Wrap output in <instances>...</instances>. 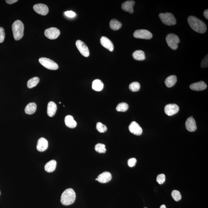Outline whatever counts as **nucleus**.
Wrapping results in <instances>:
<instances>
[{"mask_svg": "<svg viewBox=\"0 0 208 208\" xmlns=\"http://www.w3.org/2000/svg\"><path fill=\"white\" fill-rule=\"evenodd\" d=\"M189 26L194 31L198 33L203 34L207 30V26L204 22L194 16H190L188 18Z\"/></svg>", "mask_w": 208, "mask_h": 208, "instance_id": "obj_1", "label": "nucleus"}, {"mask_svg": "<svg viewBox=\"0 0 208 208\" xmlns=\"http://www.w3.org/2000/svg\"><path fill=\"white\" fill-rule=\"evenodd\" d=\"M76 198V193L73 189L71 188L67 189L62 194L61 202L63 205H70L74 203Z\"/></svg>", "mask_w": 208, "mask_h": 208, "instance_id": "obj_2", "label": "nucleus"}, {"mask_svg": "<svg viewBox=\"0 0 208 208\" xmlns=\"http://www.w3.org/2000/svg\"><path fill=\"white\" fill-rule=\"evenodd\" d=\"M12 30L15 40L18 41L21 39L24 35V24L20 20H16L12 25Z\"/></svg>", "mask_w": 208, "mask_h": 208, "instance_id": "obj_3", "label": "nucleus"}, {"mask_svg": "<svg viewBox=\"0 0 208 208\" xmlns=\"http://www.w3.org/2000/svg\"><path fill=\"white\" fill-rule=\"evenodd\" d=\"M162 22L167 26H171L176 24L177 22L174 15L171 13H161L159 15Z\"/></svg>", "mask_w": 208, "mask_h": 208, "instance_id": "obj_4", "label": "nucleus"}, {"mask_svg": "<svg viewBox=\"0 0 208 208\" xmlns=\"http://www.w3.org/2000/svg\"><path fill=\"white\" fill-rule=\"evenodd\" d=\"M166 42L169 47L173 50H176L178 48V44L180 40L178 36L174 34H168L166 38Z\"/></svg>", "mask_w": 208, "mask_h": 208, "instance_id": "obj_5", "label": "nucleus"}, {"mask_svg": "<svg viewBox=\"0 0 208 208\" xmlns=\"http://www.w3.org/2000/svg\"><path fill=\"white\" fill-rule=\"evenodd\" d=\"M39 61L42 65L49 70H56L58 69V65L55 61L49 59L41 58L39 59Z\"/></svg>", "mask_w": 208, "mask_h": 208, "instance_id": "obj_6", "label": "nucleus"}, {"mask_svg": "<svg viewBox=\"0 0 208 208\" xmlns=\"http://www.w3.org/2000/svg\"><path fill=\"white\" fill-rule=\"evenodd\" d=\"M133 36L135 38L147 40L151 39L153 37L152 33L146 29L136 30L134 32Z\"/></svg>", "mask_w": 208, "mask_h": 208, "instance_id": "obj_7", "label": "nucleus"}, {"mask_svg": "<svg viewBox=\"0 0 208 208\" xmlns=\"http://www.w3.org/2000/svg\"><path fill=\"white\" fill-rule=\"evenodd\" d=\"M60 30L56 28H48L44 31L45 36L50 39H56L60 36Z\"/></svg>", "mask_w": 208, "mask_h": 208, "instance_id": "obj_8", "label": "nucleus"}, {"mask_svg": "<svg viewBox=\"0 0 208 208\" xmlns=\"http://www.w3.org/2000/svg\"><path fill=\"white\" fill-rule=\"evenodd\" d=\"M76 45L77 48L81 54L85 57L89 56L90 52L88 46L83 42L78 40L76 41Z\"/></svg>", "mask_w": 208, "mask_h": 208, "instance_id": "obj_9", "label": "nucleus"}, {"mask_svg": "<svg viewBox=\"0 0 208 208\" xmlns=\"http://www.w3.org/2000/svg\"><path fill=\"white\" fill-rule=\"evenodd\" d=\"M165 112L167 115L171 116L177 113L179 110V108L175 104H169L165 106Z\"/></svg>", "mask_w": 208, "mask_h": 208, "instance_id": "obj_10", "label": "nucleus"}, {"mask_svg": "<svg viewBox=\"0 0 208 208\" xmlns=\"http://www.w3.org/2000/svg\"><path fill=\"white\" fill-rule=\"evenodd\" d=\"M33 9L38 14L46 16L49 13V8L46 5L43 4H35L33 6Z\"/></svg>", "mask_w": 208, "mask_h": 208, "instance_id": "obj_11", "label": "nucleus"}, {"mask_svg": "<svg viewBox=\"0 0 208 208\" xmlns=\"http://www.w3.org/2000/svg\"><path fill=\"white\" fill-rule=\"evenodd\" d=\"M129 130L131 133L136 135H141L142 129L139 124L135 122H133L129 126Z\"/></svg>", "mask_w": 208, "mask_h": 208, "instance_id": "obj_12", "label": "nucleus"}, {"mask_svg": "<svg viewBox=\"0 0 208 208\" xmlns=\"http://www.w3.org/2000/svg\"><path fill=\"white\" fill-rule=\"evenodd\" d=\"M186 129L190 132L195 131L197 128V125L194 119L192 117H189L187 119L185 123Z\"/></svg>", "mask_w": 208, "mask_h": 208, "instance_id": "obj_13", "label": "nucleus"}, {"mask_svg": "<svg viewBox=\"0 0 208 208\" xmlns=\"http://www.w3.org/2000/svg\"><path fill=\"white\" fill-rule=\"evenodd\" d=\"M135 4V2L133 1H127L122 3V9L124 11L127 12L131 14L134 12L133 7Z\"/></svg>", "mask_w": 208, "mask_h": 208, "instance_id": "obj_14", "label": "nucleus"}, {"mask_svg": "<svg viewBox=\"0 0 208 208\" xmlns=\"http://www.w3.org/2000/svg\"><path fill=\"white\" fill-rule=\"evenodd\" d=\"M100 43L102 46L109 51H113L114 47L113 43L106 37H102L100 39Z\"/></svg>", "mask_w": 208, "mask_h": 208, "instance_id": "obj_15", "label": "nucleus"}, {"mask_svg": "<svg viewBox=\"0 0 208 208\" xmlns=\"http://www.w3.org/2000/svg\"><path fill=\"white\" fill-rule=\"evenodd\" d=\"M48 142L44 138H41L39 139L37 145V149L39 152H44L48 148Z\"/></svg>", "mask_w": 208, "mask_h": 208, "instance_id": "obj_16", "label": "nucleus"}, {"mask_svg": "<svg viewBox=\"0 0 208 208\" xmlns=\"http://www.w3.org/2000/svg\"><path fill=\"white\" fill-rule=\"evenodd\" d=\"M112 175L110 172H105L100 174L97 178L98 181L101 183H107L112 180Z\"/></svg>", "mask_w": 208, "mask_h": 208, "instance_id": "obj_17", "label": "nucleus"}, {"mask_svg": "<svg viewBox=\"0 0 208 208\" xmlns=\"http://www.w3.org/2000/svg\"><path fill=\"white\" fill-rule=\"evenodd\" d=\"M207 85L203 81H200L192 84L190 86V88L191 90L196 91H200L206 89Z\"/></svg>", "mask_w": 208, "mask_h": 208, "instance_id": "obj_18", "label": "nucleus"}, {"mask_svg": "<svg viewBox=\"0 0 208 208\" xmlns=\"http://www.w3.org/2000/svg\"><path fill=\"white\" fill-rule=\"evenodd\" d=\"M57 110L56 104L53 101L48 103L47 107V114L49 117H53L56 114Z\"/></svg>", "mask_w": 208, "mask_h": 208, "instance_id": "obj_19", "label": "nucleus"}, {"mask_svg": "<svg viewBox=\"0 0 208 208\" xmlns=\"http://www.w3.org/2000/svg\"><path fill=\"white\" fill-rule=\"evenodd\" d=\"M65 124L69 128H73L77 126V123L74 119L73 117L71 115H67L65 119Z\"/></svg>", "mask_w": 208, "mask_h": 208, "instance_id": "obj_20", "label": "nucleus"}, {"mask_svg": "<svg viewBox=\"0 0 208 208\" xmlns=\"http://www.w3.org/2000/svg\"><path fill=\"white\" fill-rule=\"evenodd\" d=\"M56 161L54 160L50 161L45 165V170L48 172H53L56 169Z\"/></svg>", "mask_w": 208, "mask_h": 208, "instance_id": "obj_21", "label": "nucleus"}, {"mask_svg": "<svg viewBox=\"0 0 208 208\" xmlns=\"http://www.w3.org/2000/svg\"><path fill=\"white\" fill-rule=\"evenodd\" d=\"M177 81V76L175 75H171L166 79L165 83L168 88H171L175 84Z\"/></svg>", "mask_w": 208, "mask_h": 208, "instance_id": "obj_22", "label": "nucleus"}, {"mask_svg": "<svg viewBox=\"0 0 208 208\" xmlns=\"http://www.w3.org/2000/svg\"><path fill=\"white\" fill-rule=\"evenodd\" d=\"M104 84L101 80H95L92 83V88L95 91H100L103 89Z\"/></svg>", "mask_w": 208, "mask_h": 208, "instance_id": "obj_23", "label": "nucleus"}, {"mask_svg": "<svg viewBox=\"0 0 208 208\" xmlns=\"http://www.w3.org/2000/svg\"><path fill=\"white\" fill-rule=\"evenodd\" d=\"M134 59L137 61H143L145 59V55L142 50H137L133 52L132 55Z\"/></svg>", "mask_w": 208, "mask_h": 208, "instance_id": "obj_24", "label": "nucleus"}, {"mask_svg": "<svg viewBox=\"0 0 208 208\" xmlns=\"http://www.w3.org/2000/svg\"><path fill=\"white\" fill-rule=\"evenodd\" d=\"M37 109L36 104L34 103H29L25 109V112L28 115H32L36 112Z\"/></svg>", "mask_w": 208, "mask_h": 208, "instance_id": "obj_25", "label": "nucleus"}, {"mask_svg": "<svg viewBox=\"0 0 208 208\" xmlns=\"http://www.w3.org/2000/svg\"><path fill=\"white\" fill-rule=\"evenodd\" d=\"M110 26L111 28L114 31H117L121 28L122 26V23L118 20L113 19L110 22Z\"/></svg>", "mask_w": 208, "mask_h": 208, "instance_id": "obj_26", "label": "nucleus"}, {"mask_svg": "<svg viewBox=\"0 0 208 208\" xmlns=\"http://www.w3.org/2000/svg\"><path fill=\"white\" fill-rule=\"evenodd\" d=\"M39 79L37 77H34L28 81L27 86L29 88H32L36 86L39 83Z\"/></svg>", "mask_w": 208, "mask_h": 208, "instance_id": "obj_27", "label": "nucleus"}, {"mask_svg": "<svg viewBox=\"0 0 208 208\" xmlns=\"http://www.w3.org/2000/svg\"><path fill=\"white\" fill-rule=\"evenodd\" d=\"M129 106L125 103H119L116 108V110L119 112H125L128 110Z\"/></svg>", "mask_w": 208, "mask_h": 208, "instance_id": "obj_28", "label": "nucleus"}, {"mask_svg": "<svg viewBox=\"0 0 208 208\" xmlns=\"http://www.w3.org/2000/svg\"><path fill=\"white\" fill-rule=\"evenodd\" d=\"M140 88V83L137 82H134L130 84L129 85V89L133 92L138 91Z\"/></svg>", "mask_w": 208, "mask_h": 208, "instance_id": "obj_29", "label": "nucleus"}, {"mask_svg": "<svg viewBox=\"0 0 208 208\" xmlns=\"http://www.w3.org/2000/svg\"><path fill=\"white\" fill-rule=\"evenodd\" d=\"M95 150L99 153H105L107 150L105 148V145L103 144H97L95 146Z\"/></svg>", "mask_w": 208, "mask_h": 208, "instance_id": "obj_30", "label": "nucleus"}, {"mask_svg": "<svg viewBox=\"0 0 208 208\" xmlns=\"http://www.w3.org/2000/svg\"><path fill=\"white\" fill-rule=\"evenodd\" d=\"M172 196L174 200L177 202L180 200L182 199V195L180 192L177 190H174L172 191Z\"/></svg>", "mask_w": 208, "mask_h": 208, "instance_id": "obj_31", "label": "nucleus"}, {"mask_svg": "<svg viewBox=\"0 0 208 208\" xmlns=\"http://www.w3.org/2000/svg\"><path fill=\"white\" fill-rule=\"evenodd\" d=\"M96 128L97 130L100 133H103L107 130V128L106 126L104 125L101 122H98L96 124Z\"/></svg>", "mask_w": 208, "mask_h": 208, "instance_id": "obj_32", "label": "nucleus"}, {"mask_svg": "<svg viewBox=\"0 0 208 208\" xmlns=\"http://www.w3.org/2000/svg\"><path fill=\"white\" fill-rule=\"evenodd\" d=\"M165 175L164 174H160L157 176V181L159 184H162L165 182Z\"/></svg>", "mask_w": 208, "mask_h": 208, "instance_id": "obj_33", "label": "nucleus"}, {"mask_svg": "<svg viewBox=\"0 0 208 208\" xmlns=\"http://www.w3.org/2000/svg\"><path fill=\"white\" fill-rule=\"evenodd\" d=\"M208 55L205 57L201 62V67L202 68H205L208 67Z\"/></svg>", "mask_w": 208, "mask_h": 208, "instance_id": "obj_34", "label": "nucleus"}, {"mask_svg": "<svg viewBox=\"0 0 208 208\" xmlns=\"http://www.w3.org/2000/svg\"><path fill=\"white\" fill-rule=\"evenodd\" d=\"M5 37V34L4 28L0 27V43L4 42Z\"/></svg>", "mask_w": 208, "mask_h": 208, "instance_id": "obj_35", "label": "nucleus"}, {"mask_svg": "<svg viewBox=\"0 0 208 208\" xmlns=\"http://www.w3.org/2000/svg\"><path fill=\"white\" fill-rule=\"evenodd\" d=\"M137 162V159L134 158L130 159L128 160V164L129 167H131L135 166Z\"/></svg>", "mask_w": 208, "mask_h": 208, "instance_id": "obj_36", "label": "nucleus"}, {"mask_svg": "<svg viewBox=\"0 0 208 208\" xmlns=\"http://www.w3.org/2000/svg\"><path fill=\"white\" fill-rule=\"evenodd\" d=\"M65 16L70 18H73L76 16V13L71 11L65 12Z\"/></svg>", "mask_w": 208, "mask_h": 208, "instance_id": "obj_37", "label": "nucleus"}, {"mask_svg": "<svg viewBox=\"0 0 208 208\" xmlns=\"http://www.w3.org/2000/svg\"><path fill=\"white\" fill-rule=\"evenodd\" d=\"M7 3L9 4H14V3H16L17 2H18V0H6V1Z\"/></svg>", "mask_w": 208, "mask_h": 208, "instance_id": "obj_38", "label": "nucleus"}, {"mask_svg": "<svg viewBox=\"0 0 208 208\" xmlns=\"http://www.w3.org/2000/svg\"><path fill=\"white\" fill-rule=\"evenodd\" d=\"M204 15L206 19H208V10L206 9L204 11Z\"/></svg>", "mask_w": 208, "mask_h": 208, "instance_id": "obj_39", "label": "nucleus"}, {"mask_svg": "<svg viewBox=\"0 0 208 208\" xmlns=\"http://www.w3.org/2000/svg\"><path fill=\"white\" fill-rule=\"evenodd\" d=\"M160 208H167L166 207V206L165 205H162L160 206Z\"/></svg>", "mask_w": 208, "mask_h": 208, "instance_id": "obj_40", "label": "nucleus"}, {"mask_svg": "<svg viewBox=\"0 0 208 208\" xmlns=\"http://www.w3.org/2000/svg\"><path fill=\"white\" fill-rule=\"evenodd\" d=\"M95 180H96L98 181V179H97V178Z\"/></svg>", "mask_w": 208, "mask_h": 208, "instance_id": "obj_41", "label": "nucleus"}, {"mask_svg": "<svg viewBox=\"0 0 208 208\" xmlns=\"http://www.w3.org/2000/svg\"><path fill=\"white\" fill-rule=\"evenodd\" d=\"M59 103H60V104H61V102H59Z\"/></svg>", "mask_w": 208, "mask_h": 208, "instance_id": "obj_42", "label": "nucleus"}, {"mask_svg": "<svg viewBox=\"0 0 208 208\" xmlns=\"http://www.w3.org/2000/svg\"><path fill=\"white\" fill-rule=\"evenodd\" d=\"M0 195H1V192H0Z\"/></svg>", "mask_w": 208, "mask_h": 208, "instance_id": "obj_43", "label": "nucleus"}, {"mask_svg": "<svg viewBox=\"0 0 208 208\" xmlns=\"http://www.w3.org/2000/svg\"><path fill=\"white\" fill-rule=\"evenodd\" d=\"M147 208V207H145V208Z\"/></svg>", "mask_w": 208, "mask_h": 208, "instance_id": "obj_44", "label": "nucleus"}]
</instances>
